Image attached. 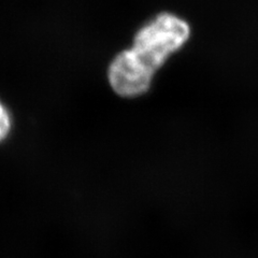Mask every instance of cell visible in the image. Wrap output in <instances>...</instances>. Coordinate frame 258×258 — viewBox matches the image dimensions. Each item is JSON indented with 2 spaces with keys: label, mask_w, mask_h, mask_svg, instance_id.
Listing matches in <instances>:
<instances>
[{
  "label": "cell",
  "mask_w": 258,
  "mask_h": 258,
  "mask_svg": "<svg viewBox=\"0 0 258 258\" xmlns=\"http://www.w3.org/2000/svg\"><path fill=\"white\" fill-rule=\"evenodd\" d=\"M11 128V119L7 109L0 102V141L4 140L8 136Z\"/></svg>",
  "instance_id": "7a4b0ae2"
},
{
  "label": "cell",
  "mask_w": 258,
  "mask_h": 258,
  "mask_svg": "<svg viewBox=\"0 0 258 258\" xmlns=\"http://www.w3.org/2000/svg\"><path fill=\"white\" fill-rule=\"evenodd\" d=\"M188 24L170 13H161L142 27L134 45L119 53L109 68V82L114 92L126 98L147 92L156 71L189 38Z\"/></svg>",
  "instance_id": "6da1fadb"
}]
</instances>
